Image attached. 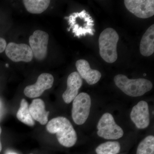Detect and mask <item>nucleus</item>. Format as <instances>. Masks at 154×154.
<instances>
[{
  "label": "nucleus",
  "instance_id": "nucleus-1",
  "mask_svg": "<svg viewBox=\"0 0 154 154\" xmlns=\"http://www.w3.org/2000/svg\"><path fill=\"white\" fill-rule=\"evenodd\" d=\"M46 129L50 133L56 134L59 143L66 147L75 145L77 140L76 132L69 119L59 116L48 122Z\"/></svg>",
  "mask_w": 154,
  "mask_h": 154
},
{
  "label": "nucleus",
  "instance_id": "nucleus-2",
  "mask_svg": "<svg viewBox=\"0 0 154 154\" xmlns=\"http://www.w3.org/2000/svg\"><path fill=\"white\" fill-rule=\"evenodd\" d=\"M116 85L124 94L131 97L143 96L152 88L150 81L144 79H130L124 75L119 74L114 78Z\"/></svg>",
  "mask_w": 154,
  "mask_h": 154
},
{
  "label": "nucleus",
  "instance_id": "nucleus-3",
  "mask_svg": "<svg viewBox=\"0 0 154 154\" xmlns=\"http://www.w3.org/2000/svg\"><path fill=\"white\" fill-rule=\"evenodd\" d=\"M65 19H67L70 26L68 30L70 31L72 29L75 37L80 38L87 35H94V19L85 10L72 13Z\"/></svg>",
  "mask_w": 154,
  "mask_h": 154
},
{
  "label": "nucleus",
  "instance_id": "nucleus-4",
  "mask_svg": "<svg viewBox=\"0 0 154 154\" xmlns=\"http://www.w3.org/2000/svg\"><path fill=\"white\" fill-rule=\"evenodd\" d=\"M119 36L112 28H107L100 34L99 39V53L106 62L112 63L117 59V45Z\"/></svg>",
  "mask_w": 154,
  "mask_h": 154
},
{
  "label": "nucleus",
  "instance_id": "nucleus-5",
  "mask_svg": "<svg viewBox=\"0 0 154 154\" xmlns=\"http://www.w3.org/2000/svg\"><path fill=\"white\" fill-rule=\"evenodd\" d=\"M97 134L106 140H117L124 134L123 130L116 124L112 114L109 113L103 114L97 126Z\"/></svg>",
  "mask_w": 154,
  "mask_h": 154
},
{
  "label": "nucleus",
  "instance_id": "nucleus-6",
  "mask_svg": "<svg viewBox=\"0 0 154 154\" xmlns=\"http://www.w3.org/2000/svg\"><path fill=\"white\" fill-rule=\"evenodd\" d=\"M91 98L85 93H80L73 101L72 118L75 123L82 125L86 122L91 110Z\"/></svg>",
  "mask_w": 154,
  "mask_h": 154
},
{
  "label": "nucleus",
  "instance_id": "nucleus-7",
  "mask_svg": "<svg viewBox=\"0 0 154 154\" xmlns=\"http://www.w3.org/2000/svg\"><path fill=\"white\" fill-rule=\"evenodd\" d=\"M49 35L46 32L36 30L30 36L29 42L33 56L38 60H42L46 57Z\"/></svg>",
  "mask_w": 154,
  "mask_h": 154
},
{
  "label": "nucleus",
  "instance_id": "nucleus-8",
  "mask_svg": "<svg viewBox=\"0 0 154 154\" xmlns=\"http://www.w3.org/2000/svg\"><path fill=\"white\" fill-rule=\"evenodd\" d=\"M125 5L136 17L147 19L154 15V0H125Z\"/></svg>",
  "mask_w": 154,
  "mask_h": 154
},
{
  "label": "nucleus",
  "instance_id": "nucleus-9",
  "mask_svg": "<svg viewBox=\"0 0 154 154\" xmlns=\"http://www.w3.org/2000/svg\"><path fill=\"white\" fill-rule=\"evenodd\" d=\"M5 50L7 57L14 62H29L33 59V52L30 46L24 43L10 42Z\"/></svg>",
  "mask_w": 154,
  "mask_h": 154
},
{
  "label": "nucleus",
  "instance_id": "nucleus-10",
  "mask_svg": "<svg viewBox=\"0 0 154 154\" xmlns=\"http://www.w3.org/2000/svg\"><path fill=\"white\" fill-rule=\"evenodd\" d=\"M54 79L49 73H42L38 77L35 84L27 86L24 89V93L28 98H37L41 96L46 90L52 87Z\"/></svg>",
  "mask_w": 154,
  "mask_h": 154
},
{
  "label": "nucleus",
  "instance_id": "nucleus-11",
  "mask_svg": "<svg viewBox=\"0 0 154 154\" xmlns=\"http://www.w3.org/2000/svg\"><path fill=\"white\" fill-rule=\"evenodd\" d=\"M131 119L138 129H144L150 124L148 104L145 101H141L133 107Z\"/></svg>",
  "mask_w": 154,
  "mask_h": 154
},
{
  "label": "nucleus",
  "instance_id": "nucleus-12",
  "mask_svg": "<svg viewBox=\"0 0 154 154\" xmlns=\"http://www.w3.org/2000/svg\"><path fill=\"white\" fill-rule=\"evenodd\" d=\"M83 84L82 79L77 72L69 75L67 80V88L63 94V101L66 104L73 101L79 93V90Z\"/></svg>",
  "mask_w": 154,
  "mask_h": 154
},
{
  "label": "nucleus",
  "instance_id": "nucleus-13",
  "mask_svg": "<svg viewBox=\"0 0 154 154\" xmlns=\"http://www.w3.org/2000/svg\"><path fill=\"white\" fill-rule=\"evenodd\" d=\"M75 65L81 78L85 80L88 85L96 84L102 77L101 73L97 70L91 69L90 64L85 60H77Z\"/></svg>",
  "mask_w": 154,
  "mask_h": 154
},
{
  "label": "nucleus",
  "instance_id": "nucleus-14",
  "mask_svg": "<svg viewBox=\"0 0 154 154\" xmlns=\"http://www.w3.org/2000/svg\"><path fill=\"white\" fill-rule=\"evenodd\" d=\"M29 108L33 119L38 122L42 125L47 124L49 112L45 110V104L43 100L40 99H33Z\"/></svg>",
  "mask_w": 154,
  "mask_h": 154
},
{
  "label": "nucleus",
  "instance_id": "nucleus-15",
  "mask_svg": "<svg viewBox=\"0 0 154 154\" xmlns=\"http://www.w3.org/2000/svg\"><path fill=\"white\" fill-rule=\"evenodd\" d=\"M141 54L149 57L154 52V25L150 26L143 34L140 43Z\"/></svg>",
  "mask_w": 154,
  "mask_h": 154
},
{
  "label": "nucleus",
  "instance_id": "nucleus-16",
  "mask_svg": "<svg viewBox=\"0 0 154 154\" xmlns=\"http://www.w3.org/2000/svg\"><path fill=\"white\" fill-rule=\"evenodd\" d=\"M24 6L29 13L40 14L48 8L50 3L49 0H24Z\"/></svg>",
  "mask_w": 154,
  "mask_h": 154
},
{
  "label": "nucleus",
  "instance_id": "nucleus-17",
  "mask_svg": "<svg viewBox=\"0 0 154 154\" xmlns=\"http://www.w3.org/2000/svg\"><path fill=\"white\" fill-rule=\"evenodd\" d=\"M17 118L21 122L30 126L35 125L34 119L32 118L29 111V105L26 99H23L20 103V107L17 112Z\"/></svg>",
  "mask_w": 154,
  "mask_h": 154
},
{
  "label": "nucleus",
  "instance_id": "nucleus-18",
  "mask_svg": "<svg viewBox=\"0 0 154 154\" xmlns=\"http://www.w3.org/2000/svg\"><path fill=\"white\" fill-rule=\"evenodd\" d=\"M121 146L117 141H108L101 144L96 148L97 154H117L120 151Z\"/></svg>",
  "mask_w": 154,
  "mask_h": 154
},
{
  "label": "nucleus",
  "instance_id": "nucleus-19",
  "mask_svg": "<svg viewBox=\"0 0 154 154\" xmlns=\"http://www.w3.org/2000/svg\"><path fill=\"white\" fill-rule=\"evenodd\" d=\"M137 154H154V137L148 136L139 144Z\"/></svg>",
  "mask_w": 154,
  "mask_h": 154
},
{
  "label": "nucleus",
  "instance_id": "nucleus-20",
  "mask_svg": "<svg viewBox=\"0 0 154 154\" xmlns=\"http://www.w3.org/2000/svg\"><path fill=\"white\" fill-rule=\"evenodd\" d=\"M7 42L4 38L0 37V53L3 52L6 49Z\"/></svg>",
  "mask_w": 154,
  "mask_h": 154
},
{
  "label": "nucleus",
  "instance_id": "nucleus-21",
  "mask_svg": "<svg viewBox=\"0 0 154 154\" xmlns=\"http://www.w3.org/2000/svg\"><path fill=\"white\" fill-rule=\"evenodd\" d=\"M5 154H18L16 152L12 150H8L6 151Z\"/></svg>",
  "mask_w": 154,
  "mask_h": 154
},
{
  "label": "nucleus",
  "instance_id": "nucleus-22",
  "mask_svg": "<svg viewBox=\"0 0 154 154\" xmlns=\"http://www.w3.org/2000/svg\"><path fill=\"white\" fill-rule=\"evenodd\" d=\"M2 128L0 126V136H1V133H2ZM2 144L1 143V139H0V152L2 151Z\"/></svg>",
  "mask_w": 154,
  "mask_h": 154
},
{
  "label": "nucleus",
  "instance_id": "nucleus-23",
  "mask_svg": "<svg viewBox=\"0 0 154 154\" xmlns=\"http://www.w3.org/2000/svg\"><path fill=\"white\" fill-rule=\"evenodd\" d=\"M8 64H6V66H7V67L8 66Z\"/></svg>",
  "mask_w": 154,
  "mask_h": 154
},
{
  "label": "nucleus",
  "instance_id": "nucleus-24",
  "mask_svg": "<svg viewBox=\"0 0 154 154\" xmlns=\"http://www.w3.org/2000/svg\"></svg>",
  "mask_w": 154,
  "mask_h": 154
}]
</instances>
